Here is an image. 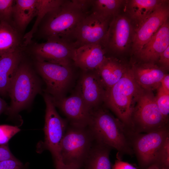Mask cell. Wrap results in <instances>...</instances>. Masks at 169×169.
<instances>
[{
	"instance_id": "33",
	"label": "cell",
	"mask_w": 169,
	"mask_h": 169,
	"mask_svg": "<svg viewBox=\"0 0 169 169\" xmlns=\"http://www.w3.org/2000/svg\"><path fill=\"white\" fill-rule=\"evenodd\" d=\"M163 68L168 69L169 66V46L161 54L158 60Z\"/></svg>"
},
{
	"instance_id": "7",
	"label": "cell",
	"mask_w": 169,
	"mask_h": 169,
	"mask_svg": "<svg viewBox=\"0 0 169 169\" xmlns=\"http://www.w3.org/2000/svg\"><path fill=\"white\" fill-rule=\"evenodd\" d=\"M112 18L104 17L94 11L89 12L74 29L71 37V43L75 48L87 44L102 45Z\"/></svg>"
},
{
	"instance_id": "28",
	"label": "cell",
	"mask_w": 169,
	"mask_h": 169,
	"mask_svg": "<svg viewBox=\"0 0 169 169\" xmlns=\"http://www.w3.org/2000/svg\"><path fill=\"white\" fill-rule=\"evenodd\" d=\"M15 1L13 0H0V22L13 24V12Z\"/></svg>"
},
{
	"instance_id": "22",
	"label": "cell",
	"mask_w": 169,
	"mask_h": 169,
	"mask_svg": "<svg viewBox=\"0 0 169 169\" xmlns=\"http://www.w3.org/2000/svg\"><path fill=\"white\" fill-rule=\"evenodd\" d=\"M23 38L12 24L0 22V56L23 49Z\"/></svg>"
},
{
	"instance_id": "38",
	"label": "cell",
	"mask_w": 169,
	"mask_h": 169,
	"mask_svg": "<svg viewBox=\"0 0 169 169\" xmlns=\"http://www.w3.org/2000/svg\"><path fill=\"white\" fill-rule=\"evenodd\" d=\"M146 169H168L163 167L158 164L154 163L147 167Z\"/></svg>"
},
{
	"instance_id": "36",
	"label": "cell",
	"mask_w": 169,
	"mask_h": 169,
	"mask_svg": "<svg viewBox=\"0 0 169 169\" xmlns=\"http://www.w3.org/2000/svg\"><path fill=\"white\" fill-rule=\"evenodd\" d=\"M8 108L6 102L0 98V115L4 111H6Z\"/></svg>"
},
{
	"instance_id": "2",
	"label": "cell",
	"mask_w": 169,
	"mask_h": 169,
	"mask_svg": "<svg viewBox=\"0 0 169 169\" xmlns=\"http://www.w3.org/2000/svg\"><path fill=\"white\" fill-rule=\"evenodd\" d=\"M88 126L94 139L120 153L132 155V131L106 110L98 108L92 112Z\"/></svg>"
},
{
	"instance_id": "14",
	"label": "cell",
	"mask_w": 169,
	"mask_h": 169,
	"mask_svg": "<svg viewBox=\"0 0 169 169\" xmlns=\"http://www.w3.org/2000/svg\"><path fill=\"white\" fill-rule=\"evenodd\" d=\"M53 100L55 106L60 109L71 125L79 127L88 126L92 111L87 106L78 92L69 97H64Z\"/></svg>"
},
{
	"instance_id": "8",
	"label": "cell",
	"mask_w": 169,
	"mask_h": 169,
	"mask_svg": "<svg viewBox=\"0 0 169 169\" xmlns=\"http://www.w3.org/2000/svg\"><path fill=\"white\" fill-rule=\"evenodd\" d=\"M143 91L136 104L132 115L136 122L133 131L148 133L168 125L167 121L160 111L155 97L150 91Z\"/></svg>"
},
{
	"instance_id": "19",
	"label": "cell",
	"mask_w": 169,
	"mask_h": 169,
	"mask_svg": "<svg viewBox=\"0 0 169 169\" xmlns=\"http://www.w3.org/2000/svg\"><path fill=\"white\" fill-rule=\"evenodd\" d=\"M22 49L0 56V95L5 96L22 60Z\"/></svg>"
},
{
	"instance_id": "37",
	"label": "cell",
	"mask_w": 169,
	"mask_h": 169,
	"mask_svg": "<svg viewBox=\"0 0 169 169\" xmlns=\"http://www.w3.org/2000/svg\"><path fill=\"white\" fill-rule=\"evenodd\" d=\"M81 168L70 165H63L56 168V169H80Z\"/></svg>"
},
{
	"instance_id": "32",
	"label": "cell",
	"mask_w": 169,
	"mask_h": 169,
	"mask_svg": "<svg viewBox=\"0 0 169 169\" xmlns=\"http://www.w3.org/2000/svg\"><path fill=\"white\" fill-rule=\"evenodd\" d=\"M15 158L11 151L8 143L0 145V161Z\"/></svg>"
},
{
	"instance_id": "3",
	"label": "cell",
	"mask_w": 169,
	"mask_h": 169,
	"mask_svg": "<svg viewBox=\"0 0 169 169\" xmlns=\"http://www.w3.org/2000/svg\"><path fill=\"white\" fill-rule=\"evenodd\" d=\"M138 84L131 69L120 80L106 90L104 100L108 107L130 130L132 131V116L143 90Z\"/></svg>"
},
{
	"instance_id": "15",
	"label": "cell",
	"mask_w": 169,
	"mask_h": 169,
	"mask_svg": "<svg viewBox=\"0 0 169 169\" xmlns=\"http://www.w3.org/2000/svg\"><path fill=\"white\" fill-rule=\"evenodd\" d=\"M83 71L77 92L89 108L93 111L104 100L105 89L96 70Z\"/></svg>"
},
{
	"instance_id": "35",
	"label": "cell",
	"mask_w": 169,
	"mask_h": 169,
	"mask_svg": "<svg viewBox=\"0 0 169 169\" xmlns=\"http://www.w3.org/2000/svg\"><path fill=\"white\" fill-rule=\"evenodd\" d=\"M161 86L166 91L169 92V75L165 74L161 81Z\"/></svg>"
},
{
	"instance_id": "11",
	"label": "cell",
	"mask_w": 169,
	"mask_h": 169,
	"mask_svg": "<svg viewBox=\"0 0 169 169\" xmlns=\"http://www.w3.org/2000/svg\"><path fill=\"white\" fill-rule=\"evenodd\" d=\"M75 49L71 43L64 40L57 39L35 43L27 49L36 61L72 65Z\"/></svg>"
},
{
	"instance_id": "4",
	"label": "cell",
	"mask_w": 169,
	"mask_h": 169,
	"mask_svg": "<svg viewBox=\"0 0 169 169\" xmlns=\"http://www.w3.org/2000/svg\"><path fill=\"white\" fill-rule=\"evenodd\" d=\"M40 90V82L31 67L22 60L8 90L11 104L6 113L11 116L16 115L28 105Z\"/></svg>"
},
{
	"instance_id": "10",
	"label": "cell",
	"mask_w": 169,
	"mask_h": 169,
	"mask_svg": "<svg viewBox=\"0 0 169 169\" xmlns=\"http://www.w3.org/2000/svg\"><path fill=\"white\" fill-rule=\"evenodd\" d=\"M36 69L46 86V91L56 100L64 97L73 75L72 65L36 61Z\"/></svg>"
},
{
	"instance_id": "1",
	"label": "cell",
	"mask_w": 169,
	"mask_h": 169,
	"mask_svg": "<svg viewBox=\"0 0 169 169\" xmlns=\"http://www.w3.org/2000/svg\"><path fill=\"white\" fill-rule=\"evenodd\" d=\"M92 0H64L44 17L36 31L46 39H61L70 43L74 29L90 12Z\"/></svg>"
},
{
	"instance_id": "17",
	"label": "cell",
	"mask_w": 169,
	"mask_h": 169,
	"mask_svg": "<svg viewBox=\"0 0 169 169\" xmlns=\"http://www.w3.org/2000/svg\"><path fill=\"white\" fill-rule=\"evenodd\" d=\"M169 46V24L165 22L148 42L136 54L146 62L158 60L161 54Z\"/></svg>"
},
{
	"instance_id": "13",
	"label": "cell",
	"mask_w": 169,
	"mask_h": 169,
	"mask_svg": "<svg viewBox=\"0 0 169 169\" xmlns=\"http://www.w3.org/2000/svg\"><path fill=\"white\" fill-rule=\"evenodd\" d=\"M166 2L159 6L138 25L132 40V49L135 53L148 42L159 28L168 20L169 9Z\"/></svg>"
},
{
	"instance_id": "31",
	"label": "cell",
	"mask_w": 169,
	"mask_h": 169,
	"mask_svg": "<svg viewBox=\"0 0 169 169\" xmlns=\"http://www.w3.org/2000/svg\"><path fill=\"white\" fill-rule=\"evenodd\" d=\"M23 163L16 158L0 161V169H23Z\"/></svg>"
},
{
	"instance_id": "27",
	"label": "cell",
	"mask_w": 169,
	"mask_h": 169,
	"mask_svg": "<svg viewBox=\"0 0 169 169\" xmlns=\"http://www.w3.org/2000/svg\"><path fill=\"white\" fill-rule=\"evenodd\" d=\"M155 99L158 107L164 118L168 121L169 114V92L160 86L157 89Z\"/></svg>"
},
{
	"instance_id": "26",
	"label": "cell",
	"mask_w": 169,
	"mask_h": 169,
	"mask_svg": "<svg viewBox=\"0 0 169 169\" xmlns=\"http://www.w3.org/2000/svg\"><path fill=\"white\" fill-rule=\"evenodd\" d=\"M123 2L120 0H92V11L105 17H113L117 15Z\"/></svg>"
},
{
	"instance_id": "23",
	"label": "cell",
	"mask_w": 169,
	"mask_h": 169,
	"mask_svg": "<svg viewBox=\"0 0 169 169\" xmlns=\"http://www.w3.org/2000/svg\"><path fill=\"white\" fill-rule=\"evenodd\" d=\"M111 148L96 141L84 163L85 165V169H111L109 155Z\"/></svg>"
},
{
	"instance_id": "21",
	"label": "cell",
	"mask_w": 169,
	"mask_h": 169,
	"mask_svg": "<svg viewBox=\"0 0 169 169\" xmlns=\"http://www.w3.org/2000/svg\"><path fill=\"white\" fill-rule=\"evenodd\" d=\"M128 69L116 59L106 57L96 71L106 90L116 83Z\"/></svg>"
},
{
	"instance_id": "20",
	"label": "cell",
	"mask_w": 169,
	"mask_h": 169,
	"mask_svg": "<svg viewBox=\"0 0 169 169\" xmlns=\"http://www.w3.org/2000/svg\"><path fill=\"white\" fill-rule=\"evenodd\" d=\"M38 9V0H15L13 10L12 23L20 33L36 16Z\"/></svg>"
},
{
	"instance_id": "34",
	"label": "cell",
	"mask_w": 169,
	"mask_h": 169,
	"mask_svg": "<svg viewBox=\"0 0 169 169\" xmlns=\"http://www.w3.org/2000/svg\"><path fill=\"white\" fill-rule=\"evenodd\" d=\"M112 169H136L131 164L118 160L115 161Z\"/></svg>"
},
{
	"instance_id": "6",
	"label": "cell",
	"mask_w": 169,
	"mask_h": 169,
	"mask_svg": "<svg viewBox=\"0 0 169 169\" xmlns=\"http://www.w3.org/2000/svg\"><path fill=\"white\" fill-rule=\"evenodd\" d=\"M46 104L44 139L42 143V149L49 150L54 158L55 167L64 164L61 157V143L67 128L66 120L57 112L52 97L48 94L44 95Z\"/></svg>"
},
{
	"instance_id": "16",
	"label": "cell",
	"mask_w": 169,
	"mask_h": 169,
	"mask_svg": "<svg viewBox=\"0 0 169 169\" xmlns=\"http://www.w3.org/2000/svg\"><path fill=\"white\" fill-rule=\"evenodd\" d=\"M105 53L100 44L84 45L75 48L73 63L83 71L96 70L106 58Z\"/></svg>"
},
{
	"instance_id": "9",
	"label": "cell",
	"mask_w": 169,
	"mask_h": 169,
	"mask_svg": "<svg viewBox=\"0 0 169 169\" xmlns=\"http://www.w3.org/2000/svg\"><path fill=\"white\" fill-rule=\"evenodd\" d=\"M169 136L168 125L156 131L141 134L133 132L131 143L134 153L142 167H147L154 163L158 152Z\"/></svg>"
},
{
	"instance_id": "18",
	"label": "cell",
	"mask_w": 169,
	"mask_h": 169,
	"mask_svg": "<svg viewBox=\"0 0 169 169\" xmlns=\"http://www.w3.org/2000/svg\"><path fill=\"white\" fill-rule=\"evenodd\" d=\"M163 69L153 63L146 62L134 65L131 69L140 86L151 91L160 86L161 81L166 74Z\"/></svg>"
},
{
	"instance_id": "12",
	"label": "cell",
	"mask_w": 169,
	"mask_h": 169,
	"mask_svg": "<svg viewBox=\"0 0 169 169\" xmlns=\"http://www.w3.org/2000/svg\"><path fill=\"white\" fill-rule=\"evenodd\" d=\"M133 35L129 20L125 16L116 15L111 20L102 46L115 52L124 51L132 42Z\"/></svg>"
},
{
	"instance_id": "25",
	"label": "cell",
	"mask_w": 169,
	"mask_h": 169,
	"mask_svg": "<svg viewBox=\"0 0 169 169\" xmlns=\"http://www.w3.org/2000/svg\"><path fill=\"white\" fill-rule=\"evenodd\" d=\"M64 0H38V9L36 19L31 29L23 36L22 46L27 47L31 44L34 34L38 26L45 15L49 12L60 5Z\"/></svg>"
},
{
	"instance_id": "30",
	"label": "cell",
	"mask_w": 169,
	"mask_h": 169,
	"mask_svg": "<svg viewBox=\"0 0 169 169\" xmlns=\"http://www.w3.org/2000/svg\"><path fill=\"white\" fill-rule=\"evenodd\" d=\"M20 131L16 126L0 125V145L8 143L9 140Z\"/></svg>"
},
{
	"instance_id": "5",
	"label": "cell",
	"mask_w": 169,
	"mask_h": 169,
	"mask_svg": "<svg viewBox=\"0 0 169 169\" xmlns=\"http://www.w3.org/2000/svg\"><path fill=\"white\" fill-rule=\"evenodd\" d=\"M94 139L89 129L71 125L67 128L60 146L63 163L81 168L93 145Z\"/></svg>"
},
{
	"instance_id": "24",
	"label": "cell",
	"mask_w": 169,
	"mask_h": 169,
	"mask_svg": "<svg viewBox=\"0 0 169 169\" xmlns=\"http://www.w3.org/2000/svg\"><path fill=\"white\" fill-rule=\"evenodd\" d=\"M165 0H132L128 3V11L131 17L140 24Z\"/></svg>"
},
{
	"instance_id": "29",
	"label": "cell",
	"mask_w": 169,
	"mask_h": 169,
	"mask_svg": "<svg viewBox=\"0 0 169 169\" xmlns=\"http://www.w3.org/2000/svg\"><path fill=\"white\" fill-rule=\"evenodd\" d=\"M154 163L169 169V136L167 138L159 150Z\"/></svg>"
}]
</instances>
